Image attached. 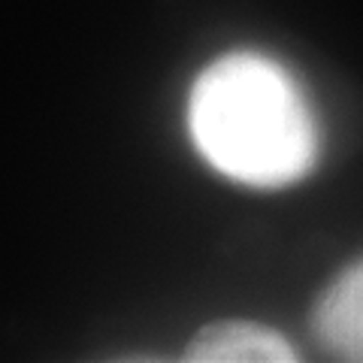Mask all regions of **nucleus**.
I'll return each mask as SVG.
<instances>
[{"instance_id": "1", "label": "nucleus", "mask_w": 363, "mask_h": 363, "mask_svg": "<svg viewBox=\"0 0 363 363\" xmlns=\"http://www.w3.org/2000/svg\"><path fill=\"white\" fill-rule=\"evenodd\" d=\"M188 130L209 167L255 188L294 185L318 161L309 100L285 67L257 52L224 55L197 76Z\"/></svg>"}, {"instance_id": "2", "label": "nucleus", "mask_w": 363, "mask_h": 363, "mask_svg": "<svg viewBox=\"0 0 363 363\" xmlns=\"http://www.w3.org/2000/svg\"><path fill=\"white\" fill-rule=\"evenodd\" d=\"M191 363H288L297 351L272 327L252 321H218L191 339L185 348Z\"/></svg>"}, {"instance_id": "3", "label": "nucleus", "mask_w": 363, "mask_h": 363, "mask_svg": "<svg viewBox=\"0 0 363 363\" xmlns=\"http://www.w3.org/2000/svg\"><path fill=\"white\" fill-rule=\"evenodd\" d=\"M312 324L327 354L363 363V260L336 276L321 294Z\"/></svg>"}]
</instances>
